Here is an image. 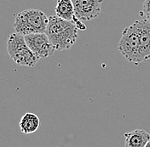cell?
<instances>
[{
	"instance_id": "obj_1",
	"label": "cell",
	"mask_w": 150,
	"mask_h": 147,
	"mask_svg": "<svg viewBox=\"0 0 150 147\" xmlns=\"http://www.w3.org/2000/svg\"><path fill=\"white\" fill-rule=\"evenodd\" d=\"M79 29L74 21L60 18L57 15L49 17L45 33L57 51L69 49L79 38Z\"/></svg>"
},
{
	"instance_id": "obj_2",
	"label": "cell",
	"mask_w": 150,
	"mask_h": 147,
	"mask_svg": "<svg viewBox=\"0 0 150 147\" xmlns=\"http://www.w3.org/2000/svg\"><path fill=\"white\" fill-rule=\"evenodd\" d=\"M48 23L49 17L43 11L35 9H25L16 15L14 28L16 32L26 36L45 32Z\"/></svg>"
},
{
	"instance_id": "obj_3",
	"label": "cell",
	"mask_w": 150,
	"mask_h": 147,
	"mask_svg": "<svg viewBox=\"0 0 150 147\" xmlns=\"http://www.w3.org/2000/svg\"><path fill=\"white\" fill-rule=\"evenodd\" d=\"M118 50L131 63L139 65L144 62L141 51L138 30L135 22L123 30Z\"/></svg>"
},
{
	"instance_id": "obj_4",
	"label": "cell",
	"mask_w": 150,
	"mask_h": 147,
	"mask_svg": "<svg viewBox=\"0 0 150 147\" xmlns=\"http://www.w3.org/2000/svg\"><path fill=\"white\" fill-rule=\"evenodd\" d=\"M7 52L10 58L19 65L33 67L39 60L28 47L25 37L17 32L10 34L9 37Z\"/></svg>"
},
{
	"instance_id": "obj_5",
	"label": "cell",
	"mask_w": 150,
	"mask_h": 147,
	"mask_svg": "<svg viewBox=\"0 0 150 147\" xmlns=\"http://www.w3.org/2000/svg\"><path fill=\"white\" fill-rule=\"evenodd\" d=\"M24 37L28 47L38 59L51 56L56 50L45 32L29 34Z\"/></svg>"
},
{
	"instance_id": "obj_6",
	"label": "cell",
	"mask_w": 150,
	"mask_h": 147,
	"mask_svg": "<svg viewBox=\"0 0 150 147\" xmlns=\"http://www.w3.org/2000/svg\"><path fill=\"white\" fill-rule=\"evenodd\" d=\"M75 16L81 21H90L99 17L103 0H72Z\"/></svg>"
},
{
	"instance_id": "obj_7",
	"label": "cell",
	"mask_w": 150,
	"mask_h": 147,
	"mask_svg": "<svg viewBox=\"0 0 150 147\" xmlns=\"http://www.w3.org/2000/svg\"><path fill=\"white\" fill-rule=\"evenodd\" d=\"M135 23L138 30L143 61H148L150 60V22L144 19L136 20Z\"/></svg>"
},
{
	"instance_id": "obj_8",
	"label": "cell",
	"mask_w": 150,
	"mask_h": 147,
	"mask_svg": "<svg viewBox=\"0 0 150 147\" xmlns=\"http://www.w3.org/2000/svg\"><path fill=\"white\" fill-rule=\"evenodd\" d=\"M125 147H144L150 139V134L143 129H135L125 134Z\"/></svg>"
},
{
	"instance_id": "obj_9",
	"label": "cell",
	"mask_w": 150,
	"mask_h": 147,
	"mask_svg": "<svg viewBox=\"0 0 150 147\" xmlns=\"http://www.w3.org/2000/svg\"><path fill=\"white\" fill-rule=\"evenodd\" d=\"M40 125V120L36 114L28 112L20 121L19 127L21 131L25 134H30L36 132Z\"/></svg>"
},
{
	"instance_id": "obj_10",
	"label": "cell",
	"mask_w": 150,
	"mask_h": 147,
	"mask_svg": "<svg viewBox=\"0 0 150 147\" xmlns=\"http://www.w3.org/2000/svg\"><path fill=\"white\" fill-rule=\"evenodd\" d=\"M55 12L58 17L67 20L74 21L76 18L72 0H58L55 8Z\"/></svg>"
},
{
	"instance_id": "obj_11",
	"label": "cell",
	"mask_w": 150,
	"mask_h": 147,
	"mask_svg": "<svg viewBox=\"0 0 150 147\" xmlns=\"http://www.w3.org/2000/svg\"><path fill=\"white\" fill-rule=\"evenodd\" d=\"M141 15H144L145 20L150 22V0H144Z\"/></svg>"
},
{
	"instance_id": "obj_12",
	"label": "cell",
	"mask_w": 150,
	"mask_h": 147,
	"mask_svg": "<svg viewBox=\"0 0 150 147\" xmlns=\"http://www.w3.org/2000/svg\"><path fill=\"white\" fill-rule=\"evenodd\" d=\"M144 147H150V139L148 141V143L146 144V146H145Z\"/></svg>"
}]
</instances>
